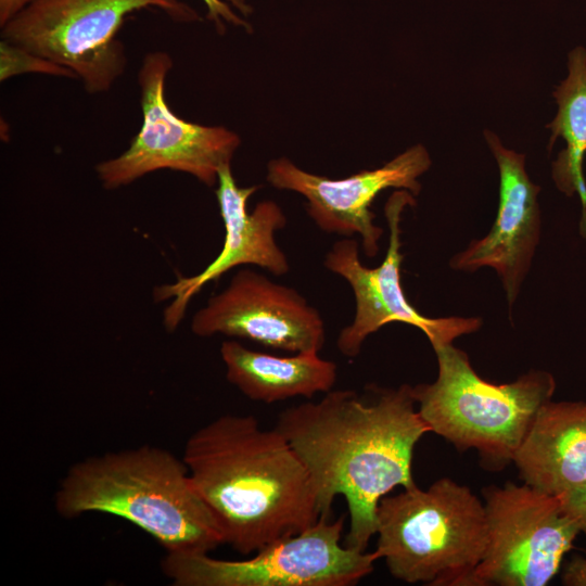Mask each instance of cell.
I'll use <instances>...</instances> for the list:
<instances>
[{"label":"cell","instance_id":"cell-15","mask_svg":"<svg viewBox=\"0 0 586 586\" xmlns=\"http://www.w3.org/2000/svg\"><path fill=\"white\" fill-rule=\"evenodd\" d=\"M513 463L523 483L553 496L586 484V402L545 404Z\"/></svg>","mask_w":586,"mask_h":586},{"label":"cell","instance_id":"cell-9","mask_svg":"<svg viewBox=\"0 0 586 586\" xmlns=\"http://www.w3.org/2000/svg\"><path fill=\"white\" fill-rule=\"evenodd\" d=\"M487 546L476 586H546L581 533L560 496L525 483L483 488Z\"/></svg>","mask_w":586,"mask_h":586},{"label":"cell","instance_id":"cell-18","mask_svg":"<svg viewBox=\"0 0 586 586\" xmlns=\"http://www.w3.org/2000/svg\"><path fill=\"white\" fill-rule=\"evenodd\" d=\"M26 73L76 78L73 72L7 40L0 41V80Z\"/></svg>","mask_w":586,"mask_h":586},{"label":"cell","instance_id":"cell-13","mask_svg":"<svg viewBox=\"0 0 586 586\" xmlns=\"http://www.w3.org/2000/svg\"><path fill=\"white\" fill-rule=\"evenodd\" d=\"M258 188L239 187L231 164L219 170L215 192L225 228L222 247L201 272L179 277L170 284L154 289L155 302L171 300L164 310V324L168 331L179 326L190 301L204 285L234 267L254 265L275 276L289 271L288 257L276 241V233L286 225L281 207L273 201H262L247 212V202Z\"/></svg>","mask_w":586,"mask_h":586},{"label":"cell","instance_id":"cell-17","mask_svg":"<svg viewBox=\"0 0 586 586\" xmlns=\"http://www.w3.org/2000/svg\"><path fill=\"white\" fill-rule=\"evenodd\" d=\"M553 97L558 112L548 125L550 144L562 138L565 149L553 164V180L568 195L578 193L586 207V186L583 158L586 153V49L574 48L568 59V76L557 87Z\"/></svg>","mask_w":586,"mask_h":586},{"label":"cell","instance_id":"cell-4","mask_svg":"<svg viewBox=\"0 0 586 586\" xmlns=\"http://www.w3.org/2000/svg\"><path fill=\"white\" fill-rule=\"evenodd\" d=\"M375 552L409 584L476 586L488 538L484 502L467 486L441 477L384 496L377 509Z\"/></svg>","mask_w":586,"mask_h":586},{"label":"cell","instance_id":"cell-14","mask_svg":"<svg viewBox=\"0 0 586 586\" xmlns=\"http://www.w3.org/2000/svg\"><path fill=\"white\" fill-rule=\"evenodd\" d=\"M485 139L499 169L497 216L489 232L456 254L450 267L463 271L482 267L496 270L511 308L539 241V187L527 176L523 154L505 148L491 131H485Z\"/></svg>","mask_w":586,"mask_h":586},{"label":"cell","instance_id":"cell-16","mask_svg":"<svg viewBox=\"0 0 586 586\" xmlns=\"http://www.w3.org/2000/svg\"><path fill=\"white\" fill-rule=\"evenodd\" d=\"M220 356L227 380L247 398L266 404L328 393L337 379L336 364L318 352L277 356L229 340L222 342Z\"/></svg>","mask_w":586,"mask_h":586},{"label":"cell","instance_id":"cell-19","mask_svg":"<svg viewBox=\"0 0 586 586\" xmlns=\"http://www.w3.org/2000/svg\"><path fill=\"white\" fill-rule=\"evenodd\" d=\"M206 7L207 18L214 24L216 30L222 34L228 25L251 31L247 16L252 7L246 0H202Z\"/></svg>","mask_w":586,"mask_h":586},{"label":"cell","instance_id":"cell-21","mask_svg":"<svg viewBox=\"0 0 586 586\" xmlns=\"http://www.w3.org/2000/svg\"><path fill=\"white\" fill-rule=\"evenodd\" d=\"M562 583L566 586H586V557H574L564 568Z\"/></svg>","mask_w":586,"mask_h":586},{"label":"cell","instance_id":"cell-1","mask_svg":"<svg viewBox=\"0 0 586 586\" xmlns=\"http://www.w3.org/2000/svg\"><path fill=\"white\" fill-rule=\"evenodd\" d=\"M308 470L320 518H331L337 496L347 504L344 545L366 551L377 532L380 500L396 486H417L411 463L430 432L419 415L412 386L369 385L364 393L331 390L318 402L284 409L275 425Z\"/></svg>","mask_w":586,"mask_h":586},{"label":"cell","instance_id":"cell-11","mask_svg":"<svg viewBox=\"0 0 586 586\" xmlns=\"http://www.w3.org/2000/svg\"><path fill=\"white\" fill-rule=\"evenodd\" d=\"M430 166L426 149L416 144L381 167L342 179L308 173L286 157L270 161L266 178L276 189L303 195L307 214L320 230L345 238L359 235L364 253L373 257L383 234V229L374 224L373 201L388 188L417 195L421 190L418 178Z\"/></svg>","mask_w":586,"mask_h":586},{"label":"cell","instance_id":"cell-5","mask_svg":"<svg viewBox=\"0 0 586 586\" xmlns=\"http://www.w3.org/2000/svg\"><path fill=\"white\" fill-rule=\"evenodd\" d=\"M438 372L432 383L412 386L420 417L459 451L475 449L485 469L513 462L542 407L552 399L553 375L531 370L517 380L494 384L473 369L453 344L434 348Z\"/></svg>","mask_w":586,"mask_h":586},{"label":"cell","instance_id":"cell-8","mask_svg":"<svg viewBox=\"0 0 586 586\" xmlns=\"http://www.w3.org/2000/svg\"><path fill=\"white\" fill-rule=\"evenodd\" d=\"M171 67L164 51L143 56L138 73L142 124L122 154L95 166L105 189H118L161 169L182 171L214 187L221 167L231 164L241 143L234 131L184 120L167 104L165 80Z\"/></svg>","mask_w":586,"mask_h":586},{"label":"cell","instance_id":"cell-22","mask_svg":"<svg viewBox=\"0 0 586 586\" xmlns=\"http://www.w3.org/2000/svg\"><path fill=\"white\" fill-rule=\"evenodd\" d=\"M33 0H0V26Z\"/></svg>","mask_w":586,"mask_h":586},{"label":"cell","instance_id":"cell-12","mask_svg":"<svg viewBox=\"0 0 586 586\" xmlns=\"http://www.w3.org/2000/svg\"><path fill=\"white\" fill-rule=\"evenodd\" d=\"M194 334H222L289 353L320 352L326 340L319 311L294 289L241 269L191 321Z\"/></svg>","mask_w":586,"mask_h":586},{"label":"cell","instance_id":"cell-2","mask_svg":"<svg viewBox=\"0 0 586 586\" xmlns=\"http://www.w3.org/2000/svg\"><path fill=\"white\" fill-rule=\"evenodd\" d=\"M182 460L224 544L242 556L320 519L305 464L277 429L252 415H221L202 425L188 437Z\"/></svg>","mask_w":586,"mask_h":586},{"label":"cell","instance_id":"cell-3","mask_svg":"<svg viewBox=\"0 0 586 586\" xmlns=\"http://www.w3.org/2000/svg\"><path fill=\"white\" fill-rule=\"evenodd\" d=\"M56 512L72 519L113 514L152 536L166 552H207L224 544L184 461L142 445L75 462L54 495Z\"/></svg>","mask_w":586,"mask_h":586},{"label":"cell","instance_id":"cell-7","mask_svg":"<svg viewBox=\"0 0 586 586\" xmlns=\"http://www.w3.org/2000/svg\"><path fill=\"white\" fill-rule=\"evenodd\" d=\"M344 522V515L321 517L240 560L166 552L162 571L176 586H353L372 573L379 557L342 544Z\"/></svg>","mask_w":586,"mask_h":586},{"label":"cell","instance_id":"cell-20","mask_svg":"<svg viewBox=\"0 0 586 586\" xmlns=\"http://www.w3.org/2000/svg\"><path fill=\"white\" fill-rule=\"evenodd\" d=\"M563 508L577 522L581 533L586 537V484L560 496Z\"/></svg>","mask_w":586,"mask_h":586},{"label":"cell","instance_id":"cell-6","mask_svg":"<svg viewBox=\"0 0 586 586\" xmlns=\"http://www.w3.org/2000/svg\"><path fill=\"white\" fill-rule=\"evenodd\" d=\"M150 8L175 22L200 18L181 0H33L1 26V39L68 68L89 93L105 92L127 66L120 26Z\"/></svg>","mask_w":586,"mask_h":586},{"label":"cell","instance_id":"cell-10","mask_svg":"<svg viewBox=\"0 0 586 586\" xmlns=\"http://www.w3.org/2000/svg\"><path fill=\"white\" fill-rule=\"evenodd\" d=\"M413 206L407 190L394 192L385 204L388 225V247L383 262L375 268L365 266L359 258L355 239L335 242L324 257V267L346 280L353 290L356 310L351 324L344 327L336 340L342 355L355 358L367 337L391 322H403L421 330L433 349L453 344L457 337L480 329V318H429L407 300L400 281V218L404 208Z\"/></svg>","mask_w":586,"mask_h":586}]
</instances>
